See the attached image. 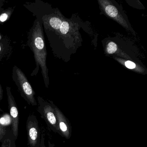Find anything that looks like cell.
<instances>
[{"label":"cell","mask_w":147,"mask_h":147,"mask_svg":"<svg viewBox=\"0 0 147 147\" xmlns=\"http://www.w3.org/2000/svg\"><path fill=\"white\" fill-rule=\"evenodd\" d=\"M15 141L14 136L11 130L5 140L1 142L0 147H16Z\"/></svg>","instance_id":"9c48e42d"},{"label":"cell","mask_w":147,"mask_h":147,"mask_svg":"<svg viewBox=\"0 0 147 147\" xmlns=\"http://www.w3.org/2000/svg\"><path fill=\"white\" fill-rule=\"evenodd\" d=\"M125 65L126 67L129 69H134L136 68V64L131 61H126L125 62Z\"/></svg>","instance_id":"9a60e30c"},{"label":"cell","mask_w":147,"mask_h":147,"mask_svg":"<svg viewBox=\"0 0 147 147\" xmlns=\"http://www.w3.org/2000/svg\"><path fill=\"white\" fill-rule=\"evenodd\" d=\"M45 134L44 133H42L41 134V141H40V147H46L45 145ZM48 147H55V145L54 144L51 143L49 141L48 142Z\"/></svg>","instance_id":"5bb4252c"},{"label":"cell","mask_w":147,"mask_h":147,"mask_svg":"<svg viewBox=\"0 0 147 147\" xmlns=\"http://www.w3.org/2000/svg\"><path fill=\"white\" fill-rule=\"evenodd\" d=\"M100 6L103 8L106 14L117 21L124 28L129 30V26L123 15L119 10L114 5L109 1H98Z\"/></svg>","instance_id":"52a82bcc"},{"label":"cell","mask_w":147,"mask_h":147,"mask_svg":"<svg viewBox=\"0 0 147 147\" xmlns=\"http://www.w3.org/2000/svg\"><path fill=\"white\" fill-rule=\"evenodd\" d=\"M29 147V146H28V147Z\"/></svg>","instance_id":"ffe728a7"},{"label":"cell","mask_w":147,"mask_h":147,"mask_svg":"<svg viewBox=\"0 0 147 147\" xmlns=\"http://www.w3.org/2000/svg\"><path fill=\"white\" fill-rule=\"evenodd\" d=\"M38 107L37 111L43 119L48 127L55 133L59 134L58 123L55 111L50 102L45 100L42 98L37 97Z\"/></svg>","instance_id":"3957f363"},{"label":"cell","mask_w":147,"mask_h":147,"mask_svg":"<svg viewBox=\"0 0 147 147\" xmlns=\"http://www.w3.org/2000/svg\"><path fill=\"white\" fill-rule=\"evenodd\" d=\"M12 77L21 97L30 105L32 106L37 105V101L35 98V91L25 75L16 66H14L13 69Z\"/></svg>","instance_id":"7a4b0ae2"},{"label":"cell","mask_w":147,"mask_h":147,"mask_svg":"<svg viewBox=\"0 0 147 147\" xmlns=\"http://www.w3.org/2000/svg\"><path fill=\"white\" fill-rule=\"evenodd\" d=\"M69 29V24L67 21H63L61 25L60 31L62 35H66L68 32Z\"/></svg>","instance_id":"4fadbf2b"},{"label":"cell","mask_w":147,"mask_h":147,"mask_svg":"<svg viewBox=\"0 0 147 147\" xmlns=\"http://www.w3.org/2000/svg\"><path fill=\"white\" fill-rule=\"evenodd\" d=\"M0 123L4 126L7 127L11 126L12 120L10 114L8 113H3L1 117H0Z\"/></svg>","instance_id":"30bf717a"},{"label":"cell","mask_w":147,"mask_h":147,"mask_svg":"<svg viewBox=\"0 0 147 147\" xmlns=\"http://www.w3.org/2000/svg\"><path fill=\"white\" fill-rule=\"evenodd\" d=\"M9 17V15L7 12L4 13L0 16V21L1 22H4L6 21Z\"/></svg>","instance_id":"2e32d148"},{"label":"cell","mask_w":147,"mask_h":147,"mask_svg":"<svg viewBox=\"0 0 147 147\" xmlns=\"http://www.w3.org/2000/svg\"><path fill=\"white\" fill-rule=\"evenodd\" d=\"M8 101V109L12 120L11 130L14 136L15 140L18 139V136L19 116L18 109L15 101V99L12 94L11 88L9 87H6Z\"/></svg>","instance_id":"5b68a950"},{"label":"cell","mask_w":147,"mask_h":147,"mask_svg":"<svg viewBox=\"0 0 147 147\" xmlns=\"http://www.w3.org/2000/svg\"><path fill=\"white\" fill-rule=\"evenodd\" d=\"M2 45L0 44V54L2 52Z\"/></svg>","instance_id":"ac0fdd59"},{"label":"cell","mask_w":147,"mask_h":147,"mask_svg":"<svg viewBox=\"0 0 147 147\" xmlns=\"http://www.w3.org/2000/svg\"><path fill=\"white\" fill-rule=\"evenodd\" d=\"M106 50L108 54H114L117 50V45L114 42H110L107 46Z\"/></svg>","instance_id":"7c38bea8"},{"label":"cell","mask_w":147,"mask_h":147,"mask_svg":"<svg viewBox=\"0 0 147 147\" xmlns=\"http://www.w3.org/2000/svg\"><path fill=\"white\" fill-rule=\"evenodd\" d=\"M26 131L28 145L30 147H40L41 130L38 121L34 114H31L26 121Z\"/></svg>","instance_id":"277c9868"},{"label":"cell","mask_w":147,"mask_h":147,"mask_svg":"<svg viewBox=\"0 0 147 147\" xmlns=\"http://www.w3.org/2000/svg\"><path fill=\"white\" fill-rule=\"evenodd\" d=\"M1 39V36L0 35V39Z\"/></svg>","instance_id":"d6986e66"},{"label":"cell","mask_w":147,"mask_h":147,"mask_svg":"<svg viewBox=\"0 0 147 147\" xmlns=\"http://www.w3.org/2000/svg\"><path fill=\"white\" fill-rule=\"evenodd\" d=\"M3 91L2 89V87H1V85H0V103L1 101L2 100V98H3ZM0 112H3V110L0 107Z\"/></svg>","instance_id":"e0dca14e"},{"label":"cell","mask_w":147,"mask_h":147,"mask_svg":"<svg viewBox=\"0 0 147 147\" xmlns=\"http://www.w3.org/2000/svg\"><path fill=\"white\" fill-rule=\"evenodd\" d=\"M11 130L10 127L4 126L0 123V142H2Z\"/></svg>","instance_id":"8fae6325"},{"label":"cell","mask_w":147,"mask_h":147,"mask_svg":"<svg viewBox=\"0 0 147 147\" xmlns=\"http://www.w3.org/2000/svg\"><path fill=\"white\" fill-rule=\"evenodd\" d=\"M49 102L52 105L55 111L58 123L59 135L66 139H69L71 137L72 132V126L70 122L52 101L49 100Z\"/></svg>","instance_id":"8992f818"},{"label":"cell","mask_w":147,"mask_h":147,"mask_svg":"<svg viewBox=\"0 0 147 147\" xmlns=\"http://www.w3.org/2000/svg\"><path fill=\"white\" fill-rule=\"evenodd\" d=\"M29 45L34 53L37 67L33 73L38 70L40 67L45 87L48 88L49 81L48 69L46 64L47 51L45 42L43 32L40 22L36 20L30 32Z\"/></svg>","instance_id":"6da1fadb"},{"label":"cell","mask_w":147,"mask_h":147,"mask_svg":"<svg viewBox=\"0 0 147 147\" xmlns=\"http://www.w3.org/2000/svg\"><path fill=\"white\" fill-rule=\"evenodd\" d=\"M44 22L49 24V26L55 30H60L62 20L60 18L56 16H51L47 17L45 20Z\"/></svg>","instance_id":"ba28073f"}]
</instances>
